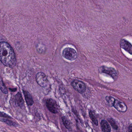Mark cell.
Instances as JSON below:
<instances>
[{"instance_id": "cell-15", "label": "cell", "mask_w": 132, "mask_h": 132, "mask_svg": "<svg viewBox=\"0 0 132 132\" xmlns=\"http://www.w3.org/2000/svg\"><path fill=\"white\" fill-rule=\"evenodd\" d=\"M108 120L114 129L116 130L118 129V126H117L116 121L113 119L110 118H109L108 119Z\"/></svg>"}, {"instance_id": "cell-14", "label": "cell", "mask_w": 132, "mask_h": 132, "mask_svg": "<svg viewBox=\"0 0 132 132\" xmlns=\"http://www.w3.org/2000/svg\"><path fill=\"white\" fill-rule=\"evenodd\" d=\"M105 100L107 102L110 106H112L115 101V98L110 96H107L106 97Z\"/></svg>"}, {"instance_id": "cell-2", "label": "cell", "mask_w": 132, "mask_h": 132, "mask_svg": "<svg viewBox=\"0 0 132 132\" xmlns=\"http://www.w3.org/2000/svg\"><path fill=\"white\" fill-rule=\"evenodd\" d=\"M63 57L69 61H74L77 57V53L76 51L71 48H66L62 52Z\"/></svg>"}, {"instance_id": "cell-16", "label": "cell", "mask_w": 132, "mask_h": 132, "mask_svg": "<svg viewBox=\"0 0 132 132\" xmlns=\"http://www.w3.org/2000/svg\"><path fill=\"white\" fill-rule=\"evenodd\" d=\"M89 115L90 119H91L92 121L93 122V123H94L95 125H96V126H98V120H97V119H96V117L95 115L93 114V113L92 111H89Z\"/></svg>"}, {"instance_id": "cell-5", "label": "cell", "mask_w": 132, "mask_h": 132, "mask_svg": "<svg viewBox=\"0 0 132 132\" xmlns=\"http://www.w3.org/2000/svg\"><path fill=\"white\" fill-rule=\"evenodd\" d=\"M46 105L49 111L54 113H57L59 106L56 101L51 98L48 99L46 102Z\"/></svg>"}, {"instance_id": "cell-20", "label": "cell", "mask_w": 132, "mask_h": 132, "mask_svg": "<svg viewBox=\"0 0 132 132\" xmlns=\"http://www.w3.org/2000/svg\"><path fill=\"white\" fill-rule=\"evenodd\" d=\"M10 90L12 92H15L17 90V89L16 88H10Z\"/></svg>"}, {"instance_id": "cell-17", "label": "cell", "mask_w": 132, "mask_h": 132, "mask_svg": "<svg viewBox=\"0 0 132 132\" xmlns=\"http://www.w3.org/2000/svg\"><path fill=\"white\" fill-rule=\"evenodd\" d=\"M0 89L4 94H7L8 93V91L3 81H0Z\"/></svg>"}, {"instance_id": "cell-3", "label": "cell", "mask_w": 132, "mask_h": 132, "mask_svg": "<svg viewBox=\"0 0 132 132\" xmlns=\"http://www.w3.org/2000/svg\"><path fill=\"white\" fill-rule=\"evenodd\" d=\"M99 71L102 73L109 75L114 80H116L118 78V72L113 68L105 66H101L100 68Z\"/></svg>"}, {"instance_id": "cell-6", "label": "cell", "mask_w": 132, "mask_h": 132, "mask_svg": "<svg viewBox=\"0 0 132 132\" xmlns=\"http://www.w3.org/2000/svg\"><path fill=\"white\" fill-rule=\"evenodd\" d=\"M71 85L76 90L80 93H82L86 91V86L81 81L75 80L72 82Z\"/></svg>"}, {"instance_id": "cell-19", "label": "cell", "mask_w": 132, "mask_h": 132, "mask_svg": "<svg viewBox=\"0 0 132 132\" xmlns=\"http://www.w3.org/2000/svg\"><path fill=\"white\" fill-rule=\"evenodd\" d=\"M128 131L129 132H132V124H130V125L129 126V127H128Z\"/></svg>"}, {"instance_id": "cell-4", "label": "cell", "mask_w": 132, "mask_h": 132, "mask_svg": "<svg viewBox=\"0 0 132 132\" xmlns=\"http://www.w3.org/2000/svg\"><path fill=\"white\" fill-rule=\"evenodd\" d=\"M36 79L38 84L42 88L47 87L49 84L47 76L43 72H39L37 73Z\"/></svg>"}, {"instance_id": "cell-13", "label": "cell", "mask_w": 132, "mask_h": 132, "mask_svg": "<svg viewBox=\"0 0 132 132\" xmlns=\"http://www.w3.org/2000/svg\"><path fill=\"white\" fill-rule=\"evenodd\" d=\"M0 121L4 122L8 125H10V126H13L16 127L18 125V124L15 122H14L13 121H12V120H10L7 119V118H2V117H0Z\"/></svg>"}, {"instance_id": "cell-10", "label": "cell", "mask_w": 132, "mask_h": 132, "mask_svg": "<svg viewBox=\"0 0 132 132\" xmlns=\"http://www.w3.org/2000/svg\"><path fill=\"white\" fill-rule=\"evenodd\" d=\"M24 95L25 97V100L27 104L29 106H31L34 104V102L32 96L28 92L23 90Z\"/></svg>"}, {"instance_id": "cell-8", "label": "cell", "mask_w": 132, "mask_h": 132, "mask_svg": "<svg viewBox=\"0 0 132 132\" xmlns=\"http://www.w3.org/2000/svg\"><path fill=\"white\" fill-rule=\"evenodd\" d=\"M120 46L122 48L132 55V46L130 42L125 39H122L120 41Z\"/></svg>"}, {"instance_id": "cell-18", "label": "cell", "mask_w": 132, "mask_h": 132, "mask_svg": "<svg viewBox=\"0 0 132 132\" xmlns=\"http://www.w3.org/2000/svg\"><path fill=\"white\" fill-rule=\"evenodd\" d=\"M0 117H6V118H11L10 116H8L7 114H6L3 112L0 111Z\"/></svg>"}, {"instance_id": "cell-12", "label": "cell", "mask_w": 132, "mask_h": 132, "mask_svg": "<svg viewBox=\"0 0 132 132\" xmlns=\"http://www.w3.org/2000/svg\"><path fill=\"white\" fill-rule=\"evenodd\" d=\"M62 122L63 124L65 127L68 129V130H71L72 128L71 126V122L70 121L68 120V119L65 117L63 116L62 117Z\"/></svg>"}, {"instance_id": "cell-1", "label": "cell", "mask_w": 132, "mask_h": 132, "mask_svg": "<svg viewBox=\"0 0 132 132\" xmlns=\"http://www.w3.org/2000/svg\"><path fill=\"white\" fill-rule=\"evenodd\" d=\"M0 61L4 65L10 68H14L16 64L14 51L6 42H0Z\"/></svg>"}, {"instance_id": "cell-11", "label": "cell", "mask_w": 132, "mask_h": 132, "mask_svg": "<svg viewBox=\"0 0 132 132\" xmlns=\"http://www.w3.org/2000/svg\"><path fill=\"white\" fill-rule=\"evenodd\" d=\"M102 131L103 132H110L111 128L109 123L105 120H103L100 123Z\"/></svg>"}, {"instance_id": "cell-9", "label": "cell", "mask_w": 132, "mask_h": 132, "mask_svg": "<svg viewBox=\"0 0 132 132\" xmlns=\"http://www.w3.org/2000/svg\"><path fill=\"white\" fill-rule=\"evenodd\" d=\"M15 103L16 105L19 107H22L24 104V102L21 94L18 93L15 96Z\"/></svg>"}, {"instance_id": "cell-7", "label": "cell", "mask_w": 132, "mask_h": 132, "mask_svg": "<svg viewBox=\"0 0 132 132\" xmlns=\"http://www.w3.org/2000/svg\"><path fill=\"white\" fill-rule=\"evenodd\" d=\"M113 106H114L117 110L121 112H126L127 110V107L125 103L116 99L115 100Z\"/></svg>"}]
</instances>
